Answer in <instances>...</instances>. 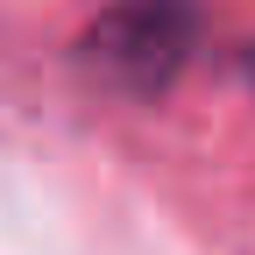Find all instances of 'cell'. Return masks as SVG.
<instances>
[{
    "mask_svg": "<svg viewBox=\"0 0 255 255\" xmlns=\"http://www.w3.org/2000/svg\"><path fill=\"white\" fill-rule=\"evenodd\" d=\"M206 36V0H114L85 28V64L121 92H170Z\"/></svg>",
    "mask_w": 255,
    "mask_h": 255,
    "instance_id": "6da1fadb",
    "label": "cell"
},
{
    "mask_svg": "<svg viewBox=\"0 0 255 255\" xmlns=\"http://www.w3.org/2000/svg\"><path fill=\"white\" fill-rule=\"evenodd\" d=\"M241 71H248V85H255V43H248V50H241Z\"/></svg>",
    "mask_w": 255,
    "mask_h": 255,
    "instance_id": "7a4b0ae2",
    "label": "cell"
}]
</instances>
